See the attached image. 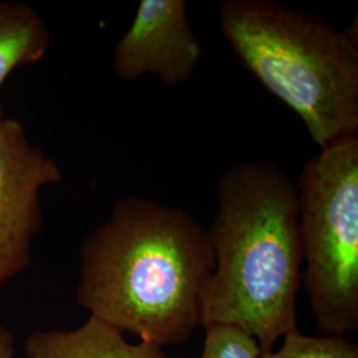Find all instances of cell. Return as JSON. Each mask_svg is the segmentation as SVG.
<instances>
[{
    "label": "cell",
    "mask_w": 358,
    "mask_h": 358,
    "mask_svg": "<svg viewBox=\"0 0 358 358\" xmlns=\"http://www.w3.org/2000/svg\"><path fill=\"white\" fill-rule=\"evenodd\" d=\"M202 59L186 0H142L128 32L115 44L113 66L124 81L155 75L169 87L189 81Z\"/></svg>",
    "instance_id": "8992f818"
},
{
    "label": "cell",
    "mask_w": 358,
    "mask_h": 358,
    "mask_svg": "<svg viewBox=\"0 0 358 358\" xmlns=\"http://www.w3.org/2000/svg\"><path fill=\"white\" fill-rule=\"evenodd\" d=\"M16 353V344L13 333L0 325V358H15Z\"/></svg>",
    "instance_id": "8fae6325"
},
{
    "label": "cell",
    "mask_w": 358,
    "mask_h": 358,
    "mask_svg": "<svg viewBox=\"0 0 358 358\" xmlns=\"http://www.w3.org/2000/svg\"><path fill=\"white\" fill-rule=\"evenodd\" d=\"M220 28L257 81L292 109L321 149L358 130L357 38L271 0H226Z\"/></svg>",
    "instance_id": "3957f363"
},
{
    "label": "cell",
    "mask_w": 358,
    "mask_h": 358,
    "mask_svg": "<svg viewBox=\"0 0 358 358\" xmlns=\"http://www.w3.org/2000/svg\"><path fill=\"white\" fill-rule=\"evenodd\" d=\"M260 358H285L284 357V355L282 353V350H279V352H272V350H269V352H266V353H263Z\"/></svg>",
    "instance_id": "7c38bea8"
},
{
    "label": "cell",
    "mask_w": 358,
    "mask_h": 358,
    "mask_svg": "<svg viewBox=\"0 0 358 358\" xmlns=\"http://www.w3.org/2000/svg\"><path fill=\"white\" fill-rule=\"evenodd\" d=\"M307 288L317 327L358 329V137L346 134L312 157L296 183Z\"/></svg>",
    "instance_id": "277c9868"
},
{
    "label": "cell",
    "mask_w": 358,
    "mask_h": 358,
    "mask_svg": "<svg viewBox=\"0 0 358 358\" xmlns=\"http://www.w3.org/2000/svg\"><path fill=\"white\" fill-rule=\"evenodd\" d=\"M77 303L153 345L187 341L202 324L215 260L207 231L186 211L127 196L80 248Z\"/></svg>",
    "instance_id": "6da1fadb"
},
{
    "label": "cell",
    "mask_w": 358,
    "mask_h": 358,
    "mask_svg": "<svg viewBox=\"0 0 358 358\" xmlns=\"http://www.w3.org/2000/svg\"><path fill=\"white\" fill-rule=\"evenodd\" d=\"M51 45V34L32 7L0 3V85L22 65L40 62Z\"/></svg>",
    "instance_id": "ba28073f"
},
{
    "label": "cell",
    "mask_w": 358,
    "mask_h": 358,
    "mask_svg": "<svg viewBox=\"0 0 358 358\" xmlns=\"http://www.w3.org/2000/svg\"><path fill=\"white\" fill-rule=\"evenodd\" d=\"M201 358H260L255 338L241 328L226 324H207Z\"/></svg>",
    "instance_id": "9c48e42d"
},
{
    "label": "cell",
    "mask_w": 358,
    "mask_h": 358,
    "mask_svg": "<svg viewBox=\"0 0 358 358\" xmlns=\"http://www.w3.org/2000/svg\"><path fill=\"white\" fill-rule=\"evenodd\" d=\"M219 210L207 231L215 266L202 300V324L252 336L262 352L297 329L303 247L297 187L279 167L248 162L217 182Z\"/></svg>",
    "instance_id": "7a4b0ae2"
},
{
    "label": "cell",
    "mask_w": 358,
    "mask_h": 358,
    "mask_svg": "<svg viewBox=\"0 0 358 358\" xmlns=\"http://www.w3.org/2000/svg\"><path fill=\"white\" fill-rule=\"evenodd\" d=\"M285 358H358V346L340 336L315 337L299 332L284 336Z\"/></svg>",
    "instance_id": "30bf717a"
},
{
    "label": "cell",
    "mask_w": 358,
    "mask_h": 358,
    "mask_svg": "<svg viewBox=\"0 0 358 358\" xmlns=\"http://www.w3.org/2000/svg\"><path fill=\"white\" fill-rule=\"evenodd\" d=\"M27 358H167L162 348L130 344L124 332L90 316L73 331H36L27 337Z\"/></svg>",
    "instance_id": "52a82bcc"
},
{
    "label": "cell",
    "mask_w": 358,
    "mask_h": 358,
    "mask_svg": "<svg viewBox=\"0 0 358 358\" xmlns=\"http://www.w3.org/2000/svg\"><path fill=\"white\" fill-rule=\"evenodd\" d=\"M63 180L57 164L32 146L24 127L4 120L0 127V288L31 262L41 227L40 190Z\"/></svg>",
    "instance_id": "5b68a950"
},
{
    "label": "cell",
    "mask_w": 358,
    "mask_h": 358,
    "mask_svg": "<svg viewBox=\"0 0 358 358\" xmlns=\"http://www.w3.org/2000/svg\"><path fill=\"white\" fill-rule=\"evenodd\" d=\"M3 113H1V106H0V127H1V124H3Z\"/></svg>",
    "instance_id": "4fadbf2b"
}]
</instances>
